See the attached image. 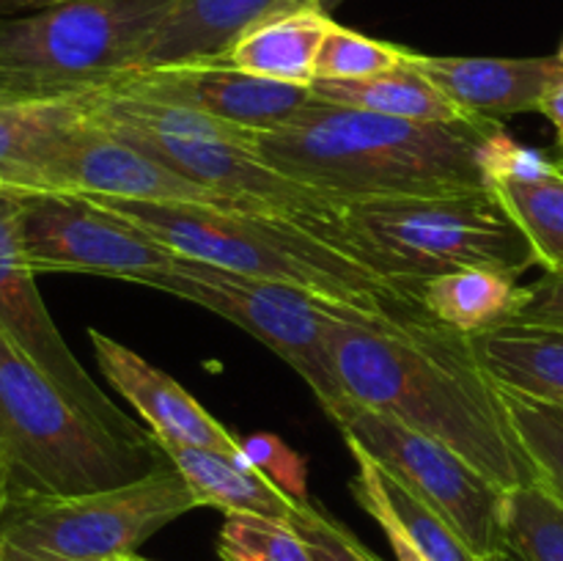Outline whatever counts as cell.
<instances>
[{"mask_svg": "<svg viewBox=\"0 0 563 561\" xmlns=\"http://www.w3.org/2000/svg\"><path fill=\"white\" fill-rule=\"evenodd\" d=\"M328 346L352 402L451 446L504 490L539 482L500 385L482 366L471 336L432 317L339 311L330 319Z\"/></svg>", "mask_w": 563, "mask_h": 561, "instance_id": "6da1fadb", "label": "cell"}, {"mask_svg": "<svg viewBox=\"0 0 563 561\" xmlns=\"http://www.w3.org/2000/svg\"><path fill=\"white\" fill-rule=\"evenodd\" d=\"M504 127L493 119L405 121L313 99L286 124L258 132L256 152L335 201L445 196L489 187Z\"/></svg>", "mask_w": 563, "mask_h": 561, "instance_id": "7a4b0ae2", "label": "cell"}, {"mask_svg": "<svg viewBox=\"0 0 563 561\" xmlns=\"http://www.w3.org/2000/svg\"><path fill=\"white\" fill-rule=\"evenodd\" d=\"M146 231L159 245L196 262L295 286L372 319L429 317L421 292L394 284L289 220L196 204L91 198Z\"/></svg>", "mask_w": 563, "mask_h": 561, "instance_id": "3957f363", "label": "cell"}, {"mask_svg": "<svg viewBox=\"0 0 563 561\" xmlns=\"http://www.w3.org/2000/svg\"><path fill=\"white\" fill-rule=\"evenodd\" d=\"M328 242L383 278L416 292L456 270L522 275L539 264L531 242L493 187L346 201L328 231Z\"/></svg>", "mask_w": 563, "mask_h": 561, "instance_id": "277c9868", "label": "cell"}, {"mask_svg": "<svg viewBox=\"0 0 563 561\" xmlns=\"http://www.w3.org/2000/svg\"><path fill=\"white\" fill-rule=\"evenodd\" d=\"M0 451L11 468V498L93 493L170 465L154 435L119 438L86 416L3 330Z\"/></svg>", "mask_w": 563, "mask_h": 561, "instance_id": "5b68a950", "label": "cell"}, {"mask_svg": "<svg viewBox=\"0 0 563 561\" xmlns=\"http://www.w3.org/2000/svg\"><path fill=\"white\" fill-rule=\"evenodd\" d=\"M176 0H66L0 16V97H66L132 69Z\"/></svg>", "mask_w": 563, "mask_h": 561, "instance_id": "8992f818", "label": "cell"}, {"mask_svg": "<svg viewBox=\"0 0 563 561\" xmlns=\"http://www.w3.org/2000/svg\"><path fill=\"white\" fill-rule=\"evenodd\" d=\"M198 509L174 462L137 482L80 495H22L0 517V539L80 561H115Z\"/></svg>", "mask_w": 563, "mask_h": 561, "instance_id": "52a82bcc", "label": "cell"}, {"mask_svg": "<svg viewBox=\"0 0 563 561\" xmlns=\"http://www.w3.org/2000/svg\"><path fill=\"white\" fill-rule=\"evenodd\" d=\"M344 440L361 446L385 473L438 512L484 561H509L506 493L451 446L346 396L328 413Z\"/></svg>", "mask_w": 563, "mask_h": 561, "instance_id": "ba28073f", "label": "cell"}, {"mask_svg": "<svg viewBox=\"0 0 563 561\" xmlns=\"http://www.w3.org/2000/svg\"><path fill=\"white\" fill-rule=\"evenodd\" d=\"M148 286L196 302L269 346L280 361L289 363L306 380L324 413L346 402L330 355L328 328L335 314L350 308L278 280L251 278L185 256L168 273L152 278Z\"/></svg>", "mask_w": 563, "mask_h": 561, "instance_id": "9c48e42d", "label": "cell"}, {"mask_svg": "<svg viewBox=\"0 0 563 561\" xmlns=\"http://www.w3.org/2000/svg\"><path fill=\"white\" fill-rule=\"evenodd\" d=\"M20 198V237L33 273H82L148 286L179 253L102 204L64 193Z\"/></svg>", "mask_w": 563, "mask_h": 561, "instance_id": "30bf717a", "label": "cell"}, {"mask_svg": "<svg viewBox=\"0 0 563 561\" xmlns=\"http://www.w3.org/2000/svg\"><path fill=\"white\" fill-rule=\"evenodd\" d=\"M33 193H64L82 198H124L152 204H196L264 215L253 204L201 185L143 148L121 141L93 121H82L64 141L55 143L33 174ZM267 218V215H264Z\"/></svg>", "mask_w": 563, "mask_h": 561, "instance_id": "8fae6325", "label": "cell"}, {"mask_svg": "<svg viewBox=\"0 0 563 561\" xmlns=\"http://www.w3.org/2000/svg\"><path fill=\"white\" fill-rule=\"evenodd\" d=\"M0 330L93 421L119 438H152L99 388L49 317L22 248L20 198L11 193L0 196Z\"/></svg>", "mask_w": 563, "mask_h": 561, "instance_id": "7c38bea8", "label": "cell"}, {"mask_svg": "<svg viewBox=\"0 0 563 561\" xmlns=\"http://www.w3.org/2000/svg\"><path fill=\"white\" fill-rule=\"evenodd\" d=\"M102 130L143 148L159 163L170 165L201 185L253 204L267 218L289 220V223L313 231L324 242L344 207V201H335L328 193L286 176L284 170L269 165L256 148L207 141V138L163 135V132L135 130V127H102Z\"/></svg>", "mask_w": 563, "mask_h": 561, "instance_id": "4fadbf2b", "label": "cell"}, {"mask_svg": "<svg viewBox=\"0 0 563 561\" xmlns=\"http://www.w3.org/2000/svg\"><path fill=\"white\" fill-rule=\"evenodd\" d=\"M97 91L198 110L212 119L258 132L286 124L313 102L311 86H289L247 75L214 58L181 61L152 69H124L102 82Z\"/></svg>", "mask_w": 563, "mask_h": 561, "instance_id": "5bb4252c", "label": "cell"}, {"mask_svg": "<svg viewBox=\"0 0 563 561\" xmlns=\"http://www.w3.org/2000/svg\"><path fill=\"white\" fill-rule=\"evenodd\" d=\"M88 339H91L93 358H97L104 380L135 407L154 440L242 454L240 438L225 424H220L170 374L152 366L146 358H141L102 330L91 328Z\"/></svg>", "mask_w": 563, "mask_h": 561, "instance_id": "9a60e30c", "label": "cell"}, {"mask_svg": "<svg viewBox=\"0 0 563 561\" xmlns=\"http://www.w3.org/2000/svg\"><path fill=\"white\" fill-rule=\"evenodd\" d=\"M410 61L467 116L500 121L539 110L544 94L563 72L555 58H462L412 53Z\"/></svg>", "mask_w": 563, "mask_h": 561, "instance_id": "2e32d148", "label": "cell"}, {"mask_svg": "<svg viewBox=\"0 0 563 561\" xmlns=\"http://www.w3.org/2000/svg\"><path fill=\"white\" fill-rule=\"evenodd\" d=\"M489 187L520 226L544 273H563V170L553 160L500 138Z\"/></svg>", "mask_w": 563, "mask_h": 561, "instance_id": "e0dca14e", "label": "cell"}, {"mask_svg": "<svg viewBox=\"0 0 563 561\" xmlns=\"http://www.w3.org/2000/svg\"><path fill=\"white\" fill-rule=\"evenodd\" d=\"M300 6H319V0H176L132 69L220 58L247 28Z\"/></svg>", "mask_w": 563, "mask_h": 561, "instance_id": "ac0fdd59", "label": "cell"}, {"mask_svg": "<svg viewBox=\"0 0 563 561\" xmlns=\"http://www.w3.org/2000/svg\"><path fill=\"white\" fill-rule=\"evenodd\" d=\"M176 471L185 476L198 509L212 506L223 515H258L275 520H291L300 501L264 476L245 454H225L203 446H185L157 440Z\"/></svg>", "mask_w": 563, "mask_h": 561, "instance_id": "d6986e66", "label": "cell"}, {"mask_svg": "<svg viewBox=\"0 0 563 561\" xmlns=\"http://www.w3.org/2000/svg\"><path fill=\"white\" fill-rule=\"evenodd\" d=\"M335 25L322 6L278 11L247 28L220 58L234 69L289 86H313L324 36Z\"/></svg>", "mask_w": 563, "mask_h": 561, "instance_id": "ffe728a7", "label": "cell"}, {"mask_svg": "<svg viewBox=\"0 0 563 561\" xmlns=\"http://www.w3.org/2000/svg\"><path fill=\"white\" fill-rule=\"evenodd\" d=\"M86 121L80 94L0 97V176L11 196H27L44 154Z\"/></svg>", "mask_w": 563, "mask_h": 561, "instance_id": "44dd1931", "label": "cell"}, {"mask_svg": "<svg viewBox=\"0 0 563 561\" xmlns=\"http://www.w3.org/2000/svg\"><path fill=\"white\" fill-rule=\"evenodd\" d=\"M489 377L506 388L563 402V330L548 324L506 322L471 336Z\"/></svg>", "mask_w": 563, "mask_h": 561, "instance_id": "7402d4cb", "label": "cell"}, {"mask_svg": "<svg viewBox=\"0 0 563 561\" xmlns=\"http://www.w3.org/2000/svg\"><path fill=\"white\" fill-rule=\"evenodd\" d=\"M311 94L317 102L344 105V108L390 116V119L432 121V124L473 119L412 64L410 50H405V61L399 66L383 75L363 77V80H317Z\"/></svg>", "mask_w": 563, "mask_h": 561, "instance_id": "603a6c76", "label": "cell"}, {"mask_svg": "<svg viewBox=\"0 0 563 561\" xmlns=\"http://www.w3.org/2000/svg\"><path fill=\"white\" fill-rule=\"evenodd\" d=\"M522 297L526 286H520V275L484 267L438 275L421 286V302L429 317L465 336L511 322L520 311Z\"/></svg>", "mask_w": 563, "mask_h": 561, "instance_id": "cb8c5ba5", "label": "cell"}, {"mask_svg": "<svg viewBox=\"0 0 563 561\" xmlns=\"http://www.w3.org/2000/svg\"><path fill=\"white\" fill-rule=\"evenodd\" d=\"M511 427L537 468L539 484L563 504V402L500 385Z\"/></svg>", "mask_w": 563, "mask_h": 561, "instance_id": "d4e9b609", "label": "cell"}, {"mask_svg": "<svg viewBox=\"0 0 563 561\" xmlns=\"http://www.w3.org/2000/svg\"><path fill=\"white\" fill-rule=\"evenodd\" d=\"M509 561H563V504L542 484L506 493Z\"/></svg>", "mask_w": 563, "mask_h": 561, "instance_id": "484cf974", "label": "cell"}, {"mask_svg": "<svg viewBox=\"0 0 563 561\" xmlns=\"http://www.w3.org/2000/svg\"><path fill=\"white\" fill-rule=\"evenodd\" d=\"M379 468V465H377ZM379 487H383L385 501L390 512L405 528L410 542L416 544L418 553L427 561H484L482 556L473 553L471 544L443 520L434 509H429L418 495H412L405 484L396 482L390 473L379 468Z\"/></svg>", "mask_w": 563, "mask_h": 561, "instance_id": "4316f807", "label": "cell"}, {"mask_svg": "<svg viewBox=\"0 0 563 561\" xmlns=\"http://www.w3.org/2000/svg\"><path fill=\"white\" fill-rule=\"evenodd\" d=\"M218 553L220 561H313L289 520L258 515H225Z\"/></svg>", "mask_w": 563, "mask_h": 561, "instance_id": "83f0119b", "label": "cell"}, {"mask_svg": "<svg viewBox=\"0 0 563 561\" xmlns=\"http://www.w3.org/2000/svg\"><path fill=\"white\" fill-rule=\"evenodd\" d=\"M405 50L335 22L319 47L317 80H363V77L383 75L405 61Z\"/></svg>", "mask_w": 563, "mask_h": 561, "instance_id": "f1b7e54d", "label": "cell"}, {"mask_svg": "<svg viewBox=\"0 0 563 561\" xmlns=\"http://www.w3.org/2000/svg\"><path fill=\"white\" fill-rule=\"evenodd\" d=\"M289 522L306 539L308 550L313 553V561H379L350 528H344L339 520L324 515L308 498L300 501Z\"/></svg>", "mask_w": 563, "mask_h": 561, "instance_id": "f546056e", "label": "cell"}, {"mask_svg": "<svg viewBox=\"0 0 563 561\" xmlns=\"http://www.w3.org/2000/svg\"><path fill=\"white\" fill-rule=\"evenodd\" d=\"M240 443L242 454L247 457L251 465H256L264 476L273 479V482L278 484V487H284L289 495L306 498L308 468L306 460H302L291 446H286L280 438H275L273 432L247 435V438H240Z\"/></svg>", "mask_w": 563, "mask_h": 561, "instance_id": "4dcf8cb0", "label": "cell"}, {"mask_svg": "<svg viewBox=\"0 0 563 561\" xmlns=\"http://www.w3.org/2000/svg\"><path fill=\"white\" fill-rule=\"evenodd\" d=\"M511 322L548 324L563 330V273H544L537 284L526 286V297Z\"/></svg>", "mask_w": 563, "mask_h": 561, "instance_id": "1f68e13d", "label": "cell"}, {"mask_svg": "<svg viewBox=\"0 0 563 561\" xmlns=\"http://www.w3.org/2000/svg\"><path fill=\"white\" fill-rule=\"evenodd\" d=\"M539 113L548 116L555 127V135H559V143H563V72L555 77L553 86L544 94L542 105H539Z\"/></svg>", "mask_w": 563, "mask_h": 561, "instance_id": "d6a6232c", "label": "cell"}, {"mask_svg": "<svg viewBox=\"0 0 563 561\" xmlns=\"http://www.w3.org/2000/svg\"><path fill=\"white\" fill-rule=\"evenodd\" d=\"M0 559L3 561H80V559H66V556L47 553V550H33V548H20V544H11L0 539Z\"/></svg>", "mask_w": 563, "mask_h": 561, "instance_id": "836d02e7", "label": "cell"}, {"mask_svg": "<svg viewBox=\"0 0 563 561\" xmlns=\"http://www.w3.org/2000/svg\"><path fill=\"white\" fill-rule=\"evenodd\" d=\"M66 3V0H0V16L20 14V11H38L49 9V6Z\"/></svg>", "mask_w": 563, "mask_h": 561, "instance_id": "e575fe53", "label": "cell"}, {"mask_svg": "<svg viewBox=\"0 0 563 561\" xmlns=\"http://www.w3.org/2000/svg\"><path fill=\"white\" fill-rule=\"evenodd\" d=\"M341 3H344V0H319V6H322V9L328 11V14H333V11L339 9Z\"/></svg>", "mask_w": 563, "mask_h": 561, "instance_id": "d590c367", "label": "cell"}, {"mask_svg": "<svg viewBox=\"0 0 563 561\" xmlns=\"http://www.w3.org/2000/svg\"><path fill=\"white\" fill-rule=\"evenodd\" d=\"M115 561H148V559H143V556H137V553H130V556H121V559H115Z\"/></svg>", "mask_w": 563, "mask_h": 561, "instance_id": "8d00e7d4", "label": "cell"}, {"mask_svg": "<svg viewBox=\"0 0 563 561\" xmlns=\"http://www.w3.org/2000/svg\"><path fill=\"white\" fill-rule=\"evenodd\" d=\"M555 165H559V168L563 170V143H559V154H555V160H553Z\"/></svg>", "mask_w": 563, "mask_h": 561, "instance_id": "74e56055", "label": "cell"}, {"mask_svg": "<svg viewBox=\"0 0 563 561\" xmlns=\"http://www.w3.org/2000/svg\"><path fill=\"white\" fill-rule=\"evenodd\" d=\"M5 193H11V187H9V182H5L3 176H0V196H5Z\"/></svg>", "mask_w": 563, "mask_h": 561, "instance_id": "f35d334b", "label": "cell"}, {"mask_svg": "<svg viewBox=\"0 0 563 561\" xmlns=\"http://www.w3.org/2000/svg\"><path fill=\"white\" fill-rule=\"evenodd\" d=\"M559 58L563 61V44H561V50H559Z\"/></svg>", "mask_w": 563, "mask_h": 561, "instance_id": "ab89813d", "label": "cell"}, {"mask_svg": "<svg viewBox=\"0 0 563 561\" xmlns=\"http://www.w3.org/2000/svg\"><path fill=\"white\" fill-rule=\"evenodd\" d=\"M0 561H3V559H0Z\"/></svg>", "mask_w": 563, "mask_h": 561, "instance_id": "60d3db41", "label": "cell"}]
</instances>
